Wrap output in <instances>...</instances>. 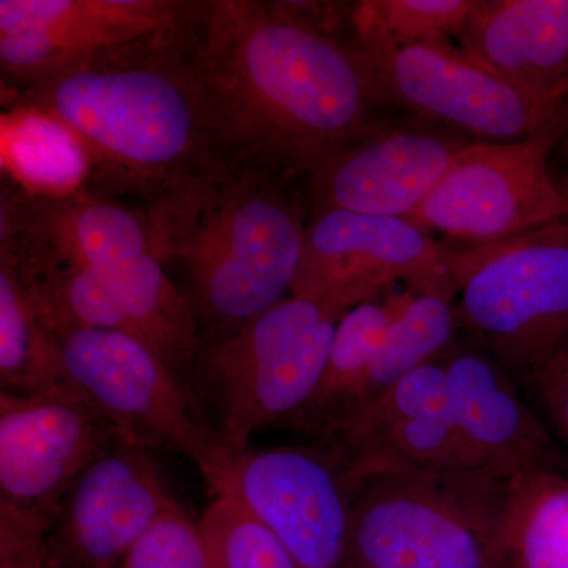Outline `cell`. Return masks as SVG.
I'll return each mask as SVG.
<instances>
[{
	"instance_id": "1",
	"label": "cell",
	"mask_w": 568,
	"mask_h": 568,
	"mask_svg": "<svg viewBox=\"0 0 568 568\" xmlns=\"http://www.w3.org/2000/svg\"><path fill=\"white\" fill-rule=\"evenodd\" d=\"M182 40L224 156L302 186L386 106L354 41L263 0H190Z\"/></svg>"
},
{
	"instance_id": "2",
	"label": "cell",
	"mask_w": 568,
	"mask_h": 568,
	"mask_svg": "<svg viewBox=\"0 0 568 568\" xmlns=\"http://www.w3.org/2000/svg\"><path fill=\"white\" fill-rule=\"evenodd\" d=\"M182 24L11 91L22 110L77 144L88 192L142 205L224 159Z\"/></svg>"
},
{
	"instance_id": "3",
	"label": "cell",
	"mask_w": 568,
	"mask_h": 568,
	"mask_svg": "<svg viewBox=\"0 0 568 568\" xmlns=\"http://www.w3.org/2000/svg\"><path fill=\"white\" fill-rule=\"evenodd\" d=\"M141 207L153 253L182 268L207 327L252 320L293 293L308 220L297 186L224 156Z\"/></svg>"
},
{
	"instance_id": "4",
	"label": "cell",
	"mask_w": 568,
	"mask_h": 568,
	"mask_svg": "<svg viewBox=\"0 0 568 568\" xmlns=\"http://www.w3.org/2000/svg\"><path fill=\"white\" fill-rule=\"evenodd\" d=\"M346 313L328 298L291 294L252 320L200 335L190 395L197 410H211L212 428L234 454L248 450L260 429L290 426L312 402Z\"/></svg>"
},
{
	"instance_id": "5",
	"label": "cell",
	"mask_w": 568,
	"mask_h": 568,
	"mask_svg": "<svg viewBox=\"0 0 568 568\" xmlns=\"http://www.w3.org/2000/svg\"><path fill=\"white\" fill-rule=\"evenodd\" d=\"M346 480L351 517L342 568H503L508 478L373 469Z\"/></svg>"
},
{
	"instance_id": "6",
	"label": "cell",
	"mask_w": 568,
	"mask_h": 568,
	"mask_svg": "<svg viewBox=\"0 0 568 568\" xmlns=\"http://www.w3.org/2000/svg\"><path fill=\"white\" fill-rule=\"evenodd\" d=\"M452 276L467 339L515 383L532 386L568 342V220L507 241L455 248Z\"/></svg>"
},
{
	"instance_id": "7",
	"label": "cell",
	"mask_w": 568,
	"mask_h": 568,
	"mask_svg": "<svg viewBox=\"0 0 568 568\" xmlns=\"http://www.w3.org/2000/svg\"><path fill=\"white\" fill-rule=\"evenodd\" d=\"M74 384L130 439L193 463L215 497H231L239 455L205 424L162 357L136 336L102 328L54 332Z\"/></svg>"
},
{
	"instance_id": "8",
	"label": "cell",
	"mask_w": 568,
	"mask_h": 568,
	"mask_svg": "<svg viewBox=\"0 0 568 568\" xmlns=\"http://www.w3.org/2000/svg\"><path fill=\"white\" fill-rule=\"evenodd\" d=\"M384 103L478 142H518L568 118V104L497 77L452 43L366 47Z\"/></svg>"
},
{
	"instance_id": "9",
	"label": "cell",
	"mask_w": 568,
	"mask_h": 568,
	"mask_svg": "<svg viewBox=\"0 0 568 568\" xmlns=\"http://www.w3.org/2000/svg\"><path fill=\"white\" fill-rule=\"evenodd\" d=\"M567 132L568 118L530 140L476 142L407 220L428 233L480 245L566 219L549 156Z\"/></svg>"
},
{
	"instance_id": "10",
	"label": "cell",
	"mask_w": 568,
	"mask_h": 568,
	"mask_svg": "<svg viewBox=\"0 0 568 568\" xmlns=\"http://www.w3.org/2000/svg\"><path fill=\"white\" fill-rule=\"evenodd\" d=\"M455 248L403 216L317 209L308 212L294 295H317L349 312L396 284L428 290L452 276Z\"/></svg>"
},
{
	"instance_id": "11",
	"label": "cell",
	"mask_w": 568,
	"mask_h": 568,
	"mask_svg": "<svg viewBox=\"0 0 568 568\" xmlns=\"http://www.w3.org/2000/svg\"><path fill=\"white\" fill-rule=\"evenodd\" d=\"M122 439L130 437L80 387L0 392V508L51 525L74 480Z\"/></svg>"
},
{
	"instance_id": "12",
	"label": "cell",
	"mask_w": 568,
	"mask_h": 568,
	"mask_svg": "<svg viewBox=\"0 0 568 568\" xmlns=\"http://www.w3.org/2000/svg\"><path fill=\"white\" fill-rule=\"evenodd\" d=\"M190 0H0L3 85H22L168 36Z\"/></svg>"
},
{
	"instance_id": "13",
	"label": "cell",
	"mask_w": 568,
	"mask_h": 568,
	"mask_svg": "<svg viewBox=\"0 0 568 568\" xmlns=\"http://www.w3.org/2000/svg\"><path fill=\"white\" fill-rule=\"evenodd\" d=\"M231 497L282 541L298 568H342L349 487L327 448L245 450L235 459Z\"/></svg>"
},
{
	"instance_id": "14",
	"label": "cell",
	"mask_w": 568,
	"mask_h": 568,
	"mask_svg": "<svg viewBox=\"0 0 568 568\" xmlns=\"http://www.w3.org/2000/svg\"><path fill=\"white\" fill-rule=\"evenodd\" d=\"M178 504L148 448L122 439L63 496L37 568H119L152 523Z\"/></svg>"
},
{
	"instance_id": "15",
	"label": "cell",
	"mask_w": 568,
	"mask_h": 568,
	"mask_svg": "<svg viewBox=\"0 0 568 568\" xmlns=\"http://www.w3.org/2000/svg\"><path fill=\"white\" fill-rule=\"evenodd\" d=\"M476 142L433 123H383L336 152L308 179L302 186L306 211L407 219Z\"/></svg>"
},
{
	"instance_id": "16",
	"label": "cell",
	"mask_w": 568,
	"mask_h": 568,
	"mask_svg": "<svg viewBox=\"0 0 568 568\" xmlns=\"http://www.w3.org/2000/svg\"><path fill=\"white\" fill-rule=\"evenodd\" d=\"M440 361L452 418L481 470L504 478L534 470L568 474L566 452L487 351L458 339Z\"/></svg>"
},
{
	"instance_id": "17",
	"label": "cell",
	"mask_w": 568,
	"mask_h": 568,
	"mask_svg": "<svg viewBox=\"0 0 568 568\" xmlns=\"http://www.w3.org/2000/svg\"><path fill=\"white\" fill-rule=\"evenodd\" d=\"M457 40L497 77L568 104V0H477Z\"/></svg>"
},
{
	"instance_id": "18",
	"label": "cell",
	"mask_w": 568,
	"mask_h": 568,
	"mask_svg": "<svg viewBox=\"0 0 568 568\" xmlns=\"http://www.w3.org/2000/svg\"><path fill=\"white\" fill-rule=\"evenodd\" d=\"M413 294L414 287H394L373 301L355 305L339 320L320 387L290 428L323 443L353 405L388 328Z\"/></svg>"
},
{
	"instance_id": "19",
	"label": "cell",
	"mask_w": 568,
	"mask_h": 568,
	"mask_svg": "<svg viewBox=\"0 0 568 568\" xmlns=\"http://www.w3.org/2000/svg\"><path fill=\"white\" fill-rule=\"evenodd\" d=\"M0 392L44 395L78 387L36 297L0 257Z\"/></svg>"
},
{
	"instance_id": "20",
	"label": "cell",
	"mask_w": 568,
	"mask_h": 568,
	"mask_svg": "<svg viewBox=\"0 0 568 568\" xmlns=\"http://www.w3.org/2000/svg\"><path fill=\"white\" fill-rule=\"evenodd\" d=\"M457 293L455 282L436 284L424 291L414 290L409 304L388 328L386 339L361 390L342 420L358 407L372 403L418 366L447 353L458 342L463 331L458 316Z\"/></svg>"
},
{
	"instance_id": "21",
	"label": "cell",
	"mask_w": 568,
	"mask_h": 568,
	"mask_svg": "<svg viewBox=\"0 0 568 568\" xmlns=\"http://www.w3.org/2000/svg\"><path fill=\"white\" fill-rule=\"evenodd\" d=\"M499 552L503 568H568V474L508 478Z\"/></svg>"
},
{
	"instance_id": "22",
	"label": "cell",
	"mask_w": 568,
	"mask_h": 568,
	"mask_svg": "<svg viewBox=\"0 0 568 568\" xmlns=\"http://www.w3.org/2000/svg\"><path fill=\"white\" fill-rule=\"evenodd\" d=\"M477 0H362L354 2L353 41L366 47L450 43Z\"/></svg>"
},
{
	"instance_id": "23",
	"label": "cell",
	"mask_w": 568,
	"mask_h": 568,
	"mask_svg": "<svg viewBox=\"0 0 568 568\" xmlns=\"http://www.w3.org/2000/svg\"><path fill=\"white\" fill-rule=\"evenodd\" d=\"M197 526L209 568H298L282 541L233 497H215Z\"/></svg>"
},
{
	"instance_id": "24",
	"label": "cell",
	"mask_w": 568,
	"mask_h": 568,
	"mask_svg": "<svg viewBox=\"0 0 568 568\" xmlns=\"http://www.w3.org/2000/svg\"><path fill=\"white\" fill-rule=\"evenodd\" d=\"M119 568H209L200 526L178 504L152 523Z\"/></svg>"
},
{
	"instance_id": "25",
	"label": "cell",
	"mask_w": 568,
	"mask_h": 568,
	"mask_svg": "<svg viewBox=\"0 0 568 568\" xmlns=\"http://www.w3.org/2000/svg\"><path fill=\"white\" fill-rule=\"evenodd\" d=\"M50 526L43 519L0 508V568H37Z\"/></svg>"
},
{
	"instance_id": "26",
	"label": "cell",
	"mask_w": 568,
	"mask_h": 568,
	"mask_svg": "<svg viewBox=\"0 0 568 568\" xmlns=\"http://www.w3.org/2000/svg\"><path fill=\"white\" fill-rule=\"evenodd\" d=\"M532 386L544 399L556 432L566 444L568 459V342L549 358Z\"/></svg>"
},
{
	"instance_id": "27",
	"label": "cell",
	"mask_w": 568,
	"mask_h": 568,
	"mask_svg": "<svg viewBox=\"0 0 568 568\" xmlns=\"http://www.w3.org/2000/svg\"><path fill=\"white\" fill-rule=\"evenodd\" d=\"M560 190H562L564 197H566V219L568 220V175L559 183Z\"/></svg>"
},
{
	"instance_id": "28",
	"label": "cell",
	"mask_w": 568,
	"mask_h": 568,
	"mask_svg": "<svg viewBox=\"0 0 568 568\" xmlns=\"http://www.w3.org/2000/svg\"><path fill=\"white\" fill-rule=\"evenodd\" d=\"M564 91H566V99L568 102V63L566 67V74H564Z\"/></svg>"
}]
</instances>
